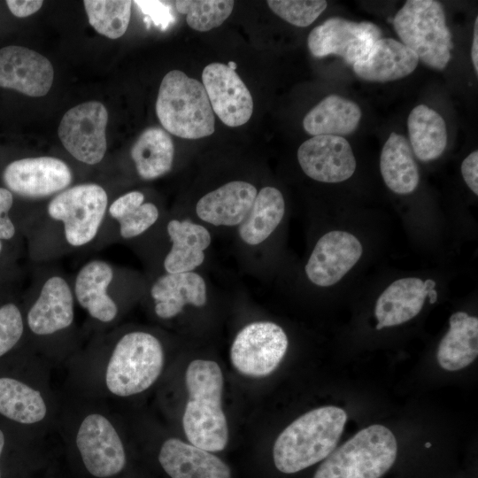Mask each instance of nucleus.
<instances>
[{"label":"nucleus","mask_w":478,"mask_h":478,"mask_svg":"<svg viewBox=\"0 0 478 478\" xmlns=\"http://www.w3.org/2000/svg\"><path fill=\"white\" fill-rule=\"evenodd\" d=\"M188 401L182 426L189 443L210 452L227 446L228 428L221 406L223 375L212 360L195 359L185 375Z\"/></svg>","instance_id":"nucleus-1"},{"label":"nucleus","mask_w":478,"mask_h":478,"mask_svg":"<svg viewBox=\"0 0 478 478\" xmlns=\"http://www.w3.org/2000/svg\"><path fill=\"white\" fill-rule=\"evenodd\" d=\"M346 420L345 411L333 405L305 412L276 438L273 449L275 467L294 474L325 459L335 449Z\"/></svg>","instance_id":"nucleus-2"},{"label":"nucleus","mask_w":478,"mask_h":478,"mask_svg":"<svg viewBox=\"0 0 478 478\" xmlns=\"http://www.w3.org/2000/svg\"><path fill=\"white\" fill-rule=\"evenodd\" d=\"M156 113L164 129L181 138L199 139L215 130L214 113L203 84L179 70L164 76Z\"/></svg>","instance_id":"nucleus-3"},{"label":"nucleus","mask_w":478,"mask_h":478,"mask_svg":"<svg viewBox=\"0 0 478 478\" xmlns=\"http://www.w3.org/2000/svg\"><path fill=\"white\" fill-rule=\"evenodd\" d=\"M286 214V202L274 186L259 189L253 204L231 235L234 254L243 270L262 279L272 241Z\"/></svg>","instance_id":"nucleus-4"},{"label":"nucleus","mask_w":478,"mask_h":478,"mask_svg":"<svg viewBox=\"0 0 478 478\" xmlns=\"http://www.w3.org/2000/svg\"><path fill=\"white\" fill-rule=\"evenodd\" d=\"M397 444L386 427L374 424L335 449L313 478H380L394 464Z\"/></svg>","instance_id":"nucleus-5"},{"label":"nucleus","mask_w":478,"mask_h":478,"mask_svg":"<svg viewBox=\"0 0 478 478\" xmlns=\"http://www.w3.org/2000/svg\"><path fill=\"white\" fill-rule=\"evenodd\" d=\"M164 365V350L153 334L135 330L117 342L109 359L105 382L119 397H128L149 389L158 378Z\"/></svg>","instance_id":"nucleus-6"},{"label":"nucleus","mask_w":478,"mask_h":478,"mask_svg":"<svg viewBox=\"0 0 478 478\" xmlns=\"http://www.w3.org/2000/svg\"><path fill=\"white\" fill-rule=\"evenodd\" d=\"M392 24L402 43L411 49L419 60L433 69L446 67L453 43L439 2L408 0L397 12Z\"/></svg>","instance_id":"nucleus-7"},{"label":"nucleus","mask_w":478,"mask_h":478,"mask_svg":"<svg viewBox=\"0 0 478 478\" xmlns=\"http://www.w3.org/2000/svg\"><path fill=\"white\" fill-rule=\"evenodd\" d=\"M108 207V195L102 186L81 183L55 195L47 212L51 220L62 223L66 242L78 248L96 238Z\"/></svg>","instance_id":"nucleus-8"},{"label":"nucleus","mask_w":478,"mask_h":478,"mask_svg":"<svg viewBox=\"0 0 478 478\" xmlns=\"http://www.w3.org/2000/svg\"><path fill=\"white\" fill-rule=\"evenodd\" d=\"M289 347L284 329L270 320H254L242 327L230 347L235 368L251 377H264L274 372Z\"/></svg>","instance_id":"nucleus-9"},{"label":"nucleus","mask_w":478,"mask_h":478,"mask_svg":"<svg viewBox=\"0 0 478 478\" xmlns=\"http://www.w3.org/2000/svg\"><path fill=\"white\" fill-rule=\"evenodd\" d=\"M163 227L167 248L161 259V273L204 271L214 236L212 230L178 213L166 216Z\"/></svg>","instance_id":"nucleus-10"},{"label":"nucleus","mask_w":478,"mask_h":478,"mask_svg":"<svg viewBox=\"0 0 478 478\" xmlns=\"http://www.w3.org/2000/svg\"><path fill=\"white\" fill-rule=\"evenodd\" d=\"M107 121L108 112L102 103L86 102L65 113L58 126V137L75 159L87 165H96L106 152Z\"/></svg>","instance_id":"nucleus-11"},{"label":"nucleus","mask_w":478,"mask_h":478,"mask_svg":"<svg viewBox=\"0 0 478 478\" xmlns=\"http://www.w3.org/2000/svg\"><path fill=\"white\" fill-rule=\"evenodd\" d=\"M155 315L172 320L188 309H204L217 288L204 271L158 274L147 288Z\"/></svg>","instance_id":"nucleus-12"},{"label":"nucleus","mask_w":478,"mask_h":478,"mask_svg":"<svg viewBox=\"0 0 478 478\" xmlns=\"http://www.w3.org/2000/svg\"><path fill=\"white\" fill-rule=\"evenodd\" d=\"M381 29L374 23L354 22L332 17L315 27L309 34L307 45L315 58L341 57L348 65L361 60L381 38Z\"/></svg>","instance_id":"nucleus-13"},{"label":"nucleus","mask_w":478,"mask_h":478,"mask_svg":"<svg viewBox=\"0 0 478 478\" xmlns=\"http://www.w3.org/2000/svg\"><path fill=\"white\" fill-rule=\"evenodd\" d=\"M76 445L85 467L96 477L115 475L126 465L120 437L108 419L101 414L92 413L82 420Z\"/></svg>","instance_id":"nucleus-14"},{"label":"nucleus","mask_w":478,"mask_h":478,"mask_svg":"<svg viewBox=\"0 0 478 478\" xmlns=\"http://www.w3.org/2000/svg\"><path fill=\"white\" fill-rule=\"evenodd\" d=\"M3 180L11 192L26 198H43L69 188L73 173L68 165L53 157L27 158L10 163Z\"/></svg>","instance_id":"nucleus-15"},{"label":"nucleus","mask_w":478,"mask_h":478,"mask_svg":"<svg viewBox=\"0 0 478 478\" xmlns=\"http://www.w3.org/2000/svg\"><path fill=\"white\" fill-rule=\"evenodd\" d=\"M362 252L361 243L352 234L329 231L316 242L305 265V274L317 287L333 286L357 264Z\"/></svg>","instance_id":"nucleus-16"},{"label":"nucleus","mask_w":478,"mask_h":478,"mask_svg":"<svg viewBox=\"0 0 478 478\" xmlns=\"http://www.w3.org/2000/svg\"><path fill=\"white\" fill-rule=\"evenodd\" d=\"M202 81L213 113L225 125L235 127L251 119L252 96L235 71L213 62L204 68Z\"/></svg>","instance_id":"nucleus-17"},{"label":"nucleus","mask_w":478,"mask_h":478,"mask_svg":"<svg viewBox=\"0 0 478 478\" xmlns=\"http://www.w3.org/2000/svg\"><path fill=\"white\" fill-rule=\"evenodd\" d=\"M297 158L304 173L320 182H342L356 170L352 149L342 136H312L299 146Z\"/></svg>","instance_id":"nucleus-18"},{"label":"nucleus","mask_w":478,"mask_h":478,"mask_svg":"<svg viewBox=\"0 0 478 478\" xmlns=\"http://www.w3.org/2000/svg\"><path fill=\"white\" fill-rule=\"evenodd\" d=\"M53 78V66L42 54L17 45L0 49V87L42 96L51 88Z\"/></svg>","instance_id":"nucleus-19"},{"label":"nucleus","mask_w":478,"mask_h":478,"mask_svg":"<svg viewBox=\"0 0 478 478\" xmlns=\"http://www.w3.org/2000/svg\"><path fill=\"white\" fill-rule=\"evenodd\" d=\"M436 281L406 277L393 281L378 297L374 315L376 329L397 326L414 318L421 311L425 299L429 303L437 299Z\"/></svg>","instance_id":"nucleus-20"},{"label":"nucleus","mask_w":478,"mask_h":478,"mask_svg":"<svg viewBox=\"0 0 478 478\" xmlns=\"http://www.w3.org/2000/svg\"><path fill=\"white\" fill-rule=\"evenodd\" d=\"M73 292L60 275L49 277L37 299L28 311L30 330L38 335H49L70 327L73 321Z\"/></svg>","instance_id":"nucleus-21"},{"label":"nucleus","mask_w":478,"mask_h":478,"mask_svg":"<svg viewBox=\"0 0 478 478\" xmlns=\"http://www.w3.org/2000/svg\"><path fill=\"white\" fill-rule=\"evenodd\" d=\"M158 460L171 478H231L229 466L220 458L178 438L163 443Z\"/></svg>","instance_id":"nucleus-22"},{"label":"nucleus","mask_w":478,"mask_h":478,"mask_svg":"<svg viewBox=\"0 0 478 478\" xmlns=\"http://www.w3.org/2000/svg\"><path fill=\"white\" fill-rule=\"evenodd\" d=\"M418 63V56L402 42L393 38H380L352 67L365 81L385 82L411 74Z\"/></svg>","instance_id":"nucleus-23"},{"label":"nucleus","mask_w":478,"mask_h":478,"mask_svg":"<svg viewBox=\"0 0 478 478\" xmlns=\"http://www.w3.org/2000/svg\"><path fill=\"white\" fill-rule=\"evenodd\" d=\"M113 277L112 266L101 259L83 265L75 277L73 292L77 302L101 322H111L118 314V305L108 293Z\"/></svg>","instance_id":"nucleus-24"},{"label":"nucleus","mask_w":478,"mask_h":478,"mask_svg":"<svg viewBox=\"0 0 478 478\" xmlns=\"http://www.w3.org/2000/svg\"><path fill=\"white\" fill-rule=\"evenodd\" d=\"M478 356V319L465 312L450 318V329L442 338L436 353L438 364L447 371H458Z\"/></svg>","instance_id":"nucleus-25"},{"label":"nucleus","mask_w":478,"mask_h":478,"mask_svg":"<svg viewBox=\"0 0 478 478\" xmlns=\"http://www.w3.org/2000/svg\"><path fill=\"white\" fill-rule=\"evenodd\" d=\"M361 119L358 105L343 96L330 95L305 116L303 127L312 136L348 135L358 127Z\"/></svg>","instance_id":"nucleus-26"},{"label":"nucleus","mask_w":478,"mask_h":478,"mask_svg":"<svg viewBox=\"0 0 478 478\" xmlns=\"http://www.w3.org/2000/svg\"><path fill=\"white\" fill-rule=\"evenodd\" d=\"M107 212L118 223L120 235L124 240L144 235L166 218L158 204L147 201L145 195L139 190L120 196L109 205Z\"/></svg>","instance_id":"nucleus-27"},{"label":"nucleus","mask_w":478,"mask_h":478,"mask_svg":"<svg viewBox=\"0 0 478 478\" xmlns=\"http://www.w3.org/2000/svg\"><path fill=\"white\" fill-rule=\"evenodd\" d=\"M174 153L171 136L158 127L145 129L130 150L136 173L144 181L155 180L168 173L173 166Z\"/></svg>","instance_id":"nucleus-28"},{"label":"nucleus","mask_w":478,"mask_h":478,"mask_svg":"<svg viewBox=\"0 0 478 478\" xmlns=\"http://www.w3.org/2000/svg\"><path fill=\"white\" fill-rule=\"evenodd\" d=\"M380 169L387 187L400 195L413 192L420 174L410 143L405 137L392 132L382 150Z\"/></svg>","instance_id":"nucleus-29"},{"label":"nucleus","mask_w":478,"mask_h":478,"mask_svg":"<svg viewBox=\"0 0 478 478\" xmlns=\"http://www.w3.org/2000/svg\"><path fill=\"white\" fill-rule=\"evenodd\" d=\"M407 127L412 153L423 162L439 158L447 145V129L443 117L425 104L414 107Z\"/></svg>","instance_id":"nucleus-30"},{"label":"nucleus","mask_w":478,"mask_h":478,"mask_svg":"<svg viewBox=\"0 0 478 478\" xmlns=\"http://www.w3.org/2000/svg\"><path fill=\"white\" fill-rule=\"evenodd\" d=\"M47 408L41 393L8 377L0 378V413L22 424L42 420Z\"/></svg>","instance_id":"nucleus-31"},{"label":"nucleus","mask_w":478,"mask_h":478,"mask_svg":"<svg viewBox=\"0 0 478 478\" xmlns=\"http://www.w3.org/2000/svg\"><path fill=\"white\" fill-rule=\"evenodd\" d=\"M83 4L89 22L98 34L110 39L125 34L130 21L132 1L85 0Z\"/></svg>","instance_id":"nucleus-32"},{"label":"nucleus","mask_w":478,"mask_h":478,"mask_svg":"<svg viewBox=\"0 0 478 478\" xmlns=\"http://www.w3.org/2000/svg\"><path fill=\"white\" fill-rule=\"evenodd\" d=\"M231 0H177L176 10L186 15L187 24L194 30L206 32L220 27L231 14Z\"/></svg>","instance_id":"nucleus-33"},{"label":"nucleus","mask_w":478,"mask_h":478,"mask_svg":"<svg viewBox=\"0 0 478 478\" xmlns=\"http://www.w3.org/2000/svg\"><path fill=\"white\" fill-rule=\"evenodd\" d=\"M269 8L285 21L300 27L311 25L327 8L326 1L269 0Z\"/></svg>","instance_id":"nucleus-34"},{"label":"nucleus","mask_w":478,"mask_h":478,"mask_svg":"<svg viewBox=\"0 0 478 478\" xmlns=\"http://www.w3.org/2000/svg\"><path fill=\"white\" fill-rule=\"evenodd\" d=\"M24 330L19 309L12 303L0 307V357L20 339Z\"/></svg>","instance_id":"nucleus-35"},{"label":"nucleus","mask_w":478,"mask_h":478,"mask_svg":"<svg viewBox=\"0 0 478 478\" xmlns=\"http://www.w3.org/2000/svg\"><path fill=\"white\" fill-rule=\"evenodd\" d=\"M13 204L12 193L5 188H0V240L12 239L16 232L9 212Z\"/></svg>","instance_id":"nucleus-36"},{"label":"nucleus","mask_w":478,"mask_h":478,"mask_svg":"<svg viewBox=\"0 0 478 478\" xmlns=\"http://www.w3.org/2000/svg\"><path fill=\"white\" fill-rule=\"evenodd\" d=\"M142 12L150 18L157 27L166 29L173 21L168 6L158 1H135Z\"/></svg>","instance_id":"nucleus-37"},{"label":"nucleus","mask_w":478,"mask_h":478,"mask_svg":"<svg viewBox=\"0 0 478 478\" xmlns=\"http://www.w3.org/2000/svg\"><path fill=\"white\" fill-rule=\"evenodd\" d=\"M461 173L466 184L478 195V151L471 152L461 164Z\"/></svg>","instance_id":"nucleus-38"},{"label":"nucleus","mask_w":478,"mask_h":478,"mask_svg":"<svg viewBox=\"0 0 478 478\" xmlns=\"http://www.w3.org/2000/svg\"><path fill=\"white\" fill-rule=\"evenodd\" d=\"M5 3L11 12L18 18H26L34 14L43 4L39 0H8Z\"/></svg>","instance_id":"nucleus-39"},{"label":"nucleus","mask_w":478,"mask_h":478,"mask_svg":"<svg viewBox=\"0 0 478 478\" xmlns=\"http://www.w3.org/2000/svg\"><path fill=\"white\" fill-rule=\"evenodd\" d=\"M471 58L475 73H478V18L475 19L474 26V37L471 48Z\"/></svg>","instance_id":"nucleus-40"},{"label":"nucleus","mask_w":478,"mask_h":478,"mask_svg":"<svg viewBox=\"0 0 478 478\" xmlns=\"http://www.w3.org/2000/svg\"><path fill=\"white\" fill-rule=\"evenodd\" d=\"M4 445V436L3 434V431L0 429V456L3 451ZM0 478H1V473H0Z\"/></svg>","instance_id":"nucleus-41"},{"label":"nucleus","mask_w":478,"mask_h":478,"mask_svg":"<svg viewBox=\"0 0 478 478\" xmlns=\"http://www.w3.org/2000/svg\"><path fill=\"white\" fill-rule=\"evenodd\" d=\"M227 66L229 68H231L232 70H234V71H235V68H236V64H235V62H233V61L228 62V64H227Z\"/></svg>","instance_id":"nucleus-42"},{"label":"nucleus","mask_w":478,"mask_h":478,"mask_svg":"<svg viewBox=\"0 0 478 478\" xmlns=\"http://www.w3.org/2000/svg\"><path fill=\"white\" fill-rule=\"evenodd\" d=\"M430 446H431V443H427L425 444V447H426V448H429Z\"/></svg>","instance_id":"nucleus-43"},{"label":"nucleus","mask_w":478,"mask_h":478,"mask_svg":"<svg viewBox=\"0 0 478 478\" xmlns=\"http://www.w3.org/2000/svg\"><path fill=\"white\" fill-rule=\"evenodd\" d=\"M2 246H3V245H2V242H1V240H0V252H1V251H2Z\"/></svg>","instance_id":"nucleus-44"}]
</instances>
